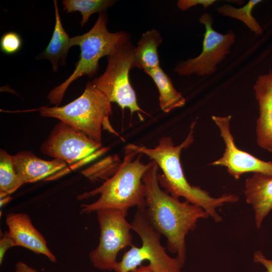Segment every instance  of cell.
<instances>
[{"label":"cell","instance_id":"obj_24","mask_svg":"<svg viewBox=\"0 0 272 272\" xmlns=\"http://www.w3.org/2000/svg\"><path fill=\"white\" fill-rule=\"evenodd\" d=\"M14 246L13 242L10 238L8 231L1 234L0 239V264L3 263L5 255L7 250Z\"/></svg>","mask_w":272,"mask_h":272},{"label":"cell","instance_id":"obj_23","mask_svg":"<svg viewBox=\"0 0 272 272\" xmlns=\"http://www.w3.org/2000/svg\"><path fill=\"white\" fill-rule=\"evenodd\" d=\"M215 0H179L177 1L178 8L181 11H186L190 8L197 5H202L205 9L213 5Z\"/></svg>","mask_w":272,"mask_h":272},{"label":"cell","instance_id":"obj_15","mask_svg":"<svg viewBox=\"0 0 272 272\" xmlns=\"http://www.w3.org/2000/svg\"><path fill=\"white\" fill-rule=\"evenodd\" d=\"M13 165L17 175L25 184L42 179L67 166V163L54 159L46 161L30 151H21L12 156Z\"/></svg>","mask_w":272,"mask_h":272},{"label":"cell","instance_id":"obj_17","mask_svg":"<svg viewBox=\"0 0 272 272\" xmlns=\"http://www.w3.org/2000/svg\"><path fill=\"white\" fill-rule=\"evenodd\" d=\"M162 41L159 31L155 29L143 33L135 47L134 67L146 73L160 66L158 47Z\"/></svg>","mask_w":272,"mask_h":272},{"label":"cell","instance_id":"obj_27","mask_svg":"<svg viewBox=\"0 0 272 272\" xmlns=\"http://www.w3.org/2000/svg\"><path fill=\"white\" fill-rule=\"evenodd\" d=\"M130 272H156L154 267L151 265H140Z\"/></svg>","mask_w":272,"mask_h":272},{"label":"cell","instance_id":"obj_11","mask_svg":"<svg viewBox=\"0 0 272 272\" xmlns=\"http://www.w3.org/2000/svg\"><path fill=\"white\" fill-rule=\"evenodd\" d=\"M231 117V115L226 116H212L213 120L220 130V135L226 148L222 156L209 165L226 167L228 173L237 180L243 174L248 172L272 175V161L261 160L240 150L236 146L230 131Z\"/></svg>","mask_w":272,"mask_h":272},{"label":"cell","instance_id":"obj_14","mask_svg":"<svg viewBox=\"0 0 272 272\" xmlns=\"http://www.w3.org/2000/svg\"><path fill=\"white\" fill-rule=\"evenodd\" d=\"M244 193L254 212L255 225L259 229L272 210V175L253 173L245 180Z\"/></svg>","mask_w":272,"mask_h":272},{"label":"cell","instance_id":"obj_10","mask_svg":"<svg viewBox=\"0 0 272 272\" xmlns=\"http://www.w3.org/2000/svg\"><path fill=\"white\" fill-rule=\"evenodd\" d=\"M98 144L80 130L60 121L40 147L41 152L71 164L95 152Z\"/></svg>","mask_w":272,"mask_h":272},{"label":"cell","instance_id":"obj_13","mask_svg":"<svg viewBox=\"0 0 272 272\" xmlns=\"http://www.w3.org/2000/svg\"><path fill=\"white\" fill-rule=\"evenodd\" d=\"M259 110L256 120V142L272 153V72L258 76L253 87Z\"/></svg>","mask_w":272,"mask_h":272},{"label":"cell","instance_id":"obj_1","mask_svg":"<svg viewBox=\"0 0 272 272\" xmlns=\"http://www.w3.org/2000/svg\"><path fill=\"white\" fill-rule=\"evenodd\" d=\"M152 161V165L143 176L147 213L154 226L166 237L167 250L176 254L183 267L186 235L195 228L199 219L210 216L201 207L186 200L181 201L162 190L157 178L159 166Z\"/></svg>","mask_w":272,"mask_h":272},{"label":"cell","instance_id":"obj_25","mask_svg":"<svg viewBox=\"0 0 272 272\" xmlns=\"http://www.w3.org/2000/svg\"><path fill=\"white\" fill-rule=\"evenodd\" d=\"M253 260L263 265L266 269L265 272H272V260L267 259L261 251L258 250L253 254Z\"/></svg>","mask_w":272,"mask_h":272},{"label":"cell","instance_id":"obj_12","mask_svg":"<svg viewBox=\"0 0 272 272\" xmlns=\"http://www.w3.org/2000/svg\"><path fill=\"white\" fill-rule=\"evenodd\" d=\"M5 221L14 246L26 248L36 254L45 255L52 262H56V258L48 247L44 236L33 226L28 215L10 213Z\"/></svg>","mask_w":272,"mask_h":272},{"label":"cell","instance_id":"obj_8","mask_svg":"<svg viewBox=\"0 0 272 272\" xmlns=\"http://www.w3.org/2000/svg\"><path fill=\"white\" fill-rule=\"evenodd\" d=\"M96 212L100 234L99 244L90 252L89 258L95 267L112 270L117 262L118 252L134 245L131 225L125 219L127 214L122 210L106 209Z\"/></svg>","mask_w":272,"mask_h":272},{"label":"cell","instance_id":"obj_2","mask_svg":"<svg viewBox=\"0 0 272 272\" xmlns=\"http://www.w3.org/2000/svg\"><path fill=\"white\" fill-rule=\"evenodd\" d=\"M196 124V120L191 124L186 139L177 146L174 145L170 137L162 138L158 145L153 149L132 144L127 146L155 161L163 172L162 174L157 175L159 185L166 192L176 198L184 197L190 203L201 207L215 222H220L222 218L218 213L217 208L227 203L236 202L239 200V197L231 193L213 197L199 187L190 185L186 179L180 163V154L182 149L187 148L193 143Z\"/></svg>","mask_w":272,"mask_h":272},{"label":"cell","instance_id":"obj_19","mask_svg":"<svg viewBox=\"0 0 272 272\" xmlns=\"http://www.w3.org/2000/svg\"><path fill=\"white\" fill-rule=\"evenodd\" d=\"M23 183L14 169L12 155L1 150L0 152V197L10 195Z\"/></svg>","mask_w":272,"mask_h":272},{"label":"cell","instance_id":"obj_9","mask_svg":"<svg viewBox=\"0 0 272 272\" xmlns=\"http://www.w3.org/2000/svg\"><path fill=\"white\" fill-rule=\"evenodd\" d=\"M199 21L206 28L201 52L197 57L181 61L176 66L174 71L179 76L212 75L217 65L230 53L231 46L235 42L236 36L233 30L223 34L214 29L211 14L203 13Z\"/></svg>","mask_w":272,"mask_h":272},{"label":"cell","instance_id":"obj_3","mask_svg":"<svg viewBox=\"0 0 272 272\" xmlns=\"http://www.w3.org/2000/svg\"><path fill=\"white\" fill-rule=\"evenodd\" d=\"M124 150V159L112 176L97 188L78 196V200H83L100 194L95 201L81 205V214L106 209L122 210L127 214L130 208L146 203L143 176L152 165V161L144 164L141 162L142 154L127 146Z\"/></svg>","mask_w":272,"mask_h":272},{"label":"cell","instance_id":"obj_26","mask_svg":"<svg viewBox=\"0 0 272 272\" xmlns=\"http://www.w3.org/2000/svg\"><path fill=\"white\" fill-rule=\"evenodd\" d=\"M14 272H40L23 261H18L15 266ZM50 272V271H48Z\"/></svg>","mask_w":272,"mask_h":272},{"label":"cell","instance_id":"obj_20","mask_svg":"<svg viewBox=\"0 0 272 272\" xmlns=\"http://www.w3.org/2000/svg\"><path fill=\"white\" fill-rule=\"evenodd\" d=\"M115 3L111 0H63V10L67 13L80 12L82 15L81 26L83 27L95 13H102Z\"/></svg>","mask_w":272,"mask_h":272},{"label":"cell","instance_id":"obj_22","mask_svg":"<svg viewBox=\"0 0 272 272\" xmlns=\"http://www.w3.org/2000/svg\"><path fill=\"white\" fill-rule=\"evenodd\" d=\"M22 43L21 38L18 33L9 32L5 33L1 37V49L6 54H13L20 49Z\"/></svg>","mask_w":272,"mask_h":272},{"label":"cell","instance_id":"obj_4","mask_svg":"<svg viewBox=\"0 0 272 272\" xmlns=\"http://www.w3.org/2000/svg\"><path fill=\"white\" fill-rule=\"evenodd\" d=\"M38 110L41 116L58 119L100 145L102 128L118 135L109 120L112 114L111 102L92 82L87 83L79 97L69 104L60 107L43 106Z\"/></svg>","mask_w":272,"mask_h":272},{"label":"cell","instance_id":"obj_7","mask_svg":"<svg viewBox=\"0 0 272 272\" xmlns=\"http://www.w3.org/2000/svg\"><path fill=\"white\" fill-rule=\"evenodd\" d=\"M135 47L129 41L107 56L104 73L92 81L110 102H115L122 110L145 113L138 104L136 94L129 80V70L134 67Z\"/></svg>","mask_w":272,"mask_h":272},{"label":"cell","instance_id":"obj_16","mask_svg":"<svg viewBox=\"0 0 272 272\" xmlns=\"http://www.w3.org/2000/svg\"><path fill=\"white\" fill-rule=\"evenodd\" d=\"M55 22L52 37L49 43L40 55L41 58L49 60L53 71L56 72L58 64H64L69 49L75 45L74 37L70 38L61 24L57 2L53 1Z\"/></svg>","mask_w":272,"mask_h":272},{"label":"cell","instance_id":"obj_6","mask_svg":"<svg viewBox=\"0 0 272 272\" xmlns=\"http://www.w3.org/2000/svg\"><path fill=\"white\" fill-rule=\"evenodd\" d=\"M131 230L142 240V245H134L126 251L120 261H117L114 270L130 272L148 260L156 272H180L183 267L176 258L169 256L160 242L161 233L154 226L147 214L146 203L137 207L130 223Z\"/></svg>","mask_w":272,"mask_h":272},{"label":"cell","instance_id":"obj_28","mask_svg":"<svg viewBox=\"0 0 272 272\" xmlns=\"http://www.w3.org/2000/svg\"><path fill=\"white\" fill-rule=\"evenodd\" d=\"M11 197L8 195L3 197H1V207H3L5 204L10 200Z\"/></svg>","mask_w":272,"mask_h":272},{"label":"cell","instance_id":"obj_5","mask_svg":"<svg viewBox=\"0 0 272 272\" xmlns=\"http://www.w3.org/2000/svg\"><path fill=\"white\" fill-rule=\"evenodd\" d=\"M75 45H79L81 53L73 73L63 83L48 94L47 98L52 104L58 106L61 102L69 85L79 78L86 75L92 77L99 70V61L105 56L114 53L129 41V35L124 32H110L107 28V18L104 13H99L93 27L87 33L74 37Z\"/></svg>","mask_w":272,"mask_h":272},{"label":"cell","instance_id":"obj_21","mask_svg":"<svg viewBox=\"0 0 272 272\" xmlns=\"http://www.w3.org/2000/svg\"><path fill=\"white\" fill-rule=\"evenodd\" d=\"M261 2L260 0H250L240 8L225 4L217 8L218 13L224 16L239 20L244 23L256 35H260L263 30L256 20L252 16L251 12L254 7Z\"/></svg>","mask_w":272,"mask_h":272},{"label":"cell","instance_id":"obj_18","mask_svg":"<svg viewBox=\"0 0 272 272\" xmlns=\"http://www.w3.org/2000/svg\"><path fill=\"white\" fill-rule=\"evenodd\" d=\"M146 73L152 78L158 89L159 104L164 112L168 113L185 105V98L174 88L170 79L160 66Z\"/></svg>","mask_w":272,"mask_h":272}]
</instances>
